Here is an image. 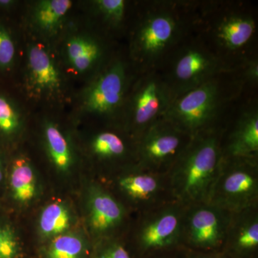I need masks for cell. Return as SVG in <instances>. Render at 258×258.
Wrapping results in <instances>:
<instances>
[{
  "label": "cell",
  "instance_id": "cell-7",
  "mask_svg": "<svg viewBox=\"0 0 258 258\" xmlns=\"http://www.w3.org/2000/svg\"><path fill=\"white\" fill-rule=\"evenodd\" d=\"M64 74L76 89L96 74L119 48L78 13L55 45Z\"/></svg>",
  "mask_w": 258,
  "mask_h": 258
},
{
  "label": "cell",
  "instance_id": "cell-25",
  "mask_svg": "<svg viewBox=\"0 0 258 258\" xmlns=\"http://www.w3.org/2000/svg\"><path fill=\"white\" fill-rule=\"evenodd\" d=\"M74 222V215L67 205L59 202L49 204L39 217V233L42 238L52 240L69 232Z\"/></svg>",
  "mask_w": 258,
  "mask_h": 258
},
{
  "label": "cell",
  "instance_id": "cell-31",
  "mask_svg": "<svg viewBox=\"0 0 258 258\" xmlns=\"http://www.w3.org/2000/svg\"><path fill=\"white\" fill-rule=\"evenodd\" d=\"M143 258H184V248L183 247L161 251L156 253L149 254Z\"/></svg>",
  "mask_w": 258,
  "mask_h": 258
},
{
  "label": "cell",
  "instance_id": "cell-16",
  "mask_svg": "<svg viewBox=\"0 0 258 258\" xmlns=\"http://www.w3.org/2000/svg\"><path fill=\"white\" fill-rule=\"evenodd\" d=\"M98 127L86 139L92 161L117 173L137 164V141L118 122H94Z\"/></svg>",
  "mask_w": 258,
  "mask_h": 258
},
{
  "label": "cell",
  "instance_id": "cell-32",
  "mask_svg": "<svg viewBox=\"0 0 258 258\" xmlns=\"http://www.w3.org/2000/svg\"><path fill=\"white\" fill-rule=\"evenodd\" d=\"M5 152L0 147V184L4 178Z\"/></svg>",
  "mask_w": 258,
  "mask_h": 258
},
{
  "label": "cell",
  "instance_id": "cell-29",
  "mask_svg": "<svg viewBox=\"0 0 258 258\" xmlns=\"http://www.w3.org/2000/svg\"><path fill=\"white\" fill-rule=\"evenodd\" d=\"M24 1L21 0H0V15L17 17L20 14Z\"/></svg>",
  "mask_w": 258,
  "mask_h": 258
},
{
  "label": "cell",
  "instance_id": "cell-14",
  "mask_svg": "<svg viewBox=\"0 0 258 258\" xmlns=\"http://www.w3.org/2000/svg\"><path fill=\"white\" fill-rule=\"evenodd\" d=\"M232 213L211 203L185 206L181 247L198 252L222 251Z\"/></svg>",
  "mask_w": 258,
  "mask_h": 258
},
{
  "label": "cell",
  "instance_id": "cell-26",
  "mask_svg": "<svg viewBox=\"0 0 258 258\" xmlns=\"http://www.w3.org/2000/svg\"><path fill=\"white\" fill-rule=\"evenodd\" d=\"M88 242L74 232H66L52 239L45 249L46 258H84L88 252Z\"/></svg>",
  "mask_w": 258,
  "mask_h": 258
},
{
  "label": "cell",
  "instance_id": "cell-22",
  "mask_svg": "<svg viewBox=\"0 0 258 258\" xmlns=\"http://www.w3.org/2000/svg\"><path fill=\"white\" fill-rule=\"evenodd\" d=\"M222 252L232 258L257 257L258 206L232 213Z\"/></svg>",
  "mask_w": 258,
  "mask_h": 258
},
{
  "label": "cell",
  "instance_id": "cell-1",
  "mask_svg": "<svg viewBox=\"0 0 258 258\" xmlns=\"http://www.w3.org/2000/svg\"><path fill=\"white\" fill-rule=\"evenodd\" d=\"M200 2L138 1L127 35V56L137 74L159 70L195 31Z\"/></svg>",
  "mask_w": 258,
  "mask_h": 258
},
{
  "label": "cell",
  "instance_id": "cell-6",
  "mask_svg": "<svg viewBox=\"0 0 258 258\" xmlns=\"http://www.w3.org/2000/svg\"><path fill=\"white\" fill-rule=\"evenodd\" d=\"M225 125L193 137L168 173L174 200L185 206L209 201L221 164Z\"/></svg>",
  "mask_w": 258,
  "mask_h": 258
},
{
  "label": "cell",
  "instance_id": "cell-15",
  "mask_svg": "<svg viewBox=\"0 0 258 258\" xmlns=\"http://www.w3.org/2000/svg\"><path fill=\"white\" fill-rule=\"evenodd\" d=\"M79 1H24L19 21L24 33L54 46L79 13Z\"/></svg>",
  "mask_w": 258,
  "mask_h": 258
},
{
  "label": "cell",
  "instance_id": "cell-5",
  "mask_svg": "<svg viewBox=\"0 0 258 258\" xmlns=\"http://www.w3.org/2000/svg\"><path fill=\"white\" fill-rule=\"evenodd\" d=\"M125 49L118 48L96 74L75 91L67 113L74 124L82 121L118 122L137 77Z\"/></svg>",
  "mask_w": 258,
  "mask_h": 258
},
{
  "label": "cell",
  "instance_id": "cell-2",
  "mask_svg": "<svg viewBox=\"0 0 258 258\" xmlns=\"http://www.w3.org/2000/svg\"><path fill=\"white\" fill-rule=\"evenodd\" d=\"M195 31L231 72L257 57V20L249 3L200 2Z\"/></svg>",
  "mask_w": 258,
  "mask_h": 258
},
{
  "label": "cell",
  "instance_id": "cell-9",
  "mask_svg": "<svg viewBox=\"0 0 258 258\" xmlns=\"http://www.w3.org/2000/svg\"><path fill=\"white\" fill-rule=\"evenodd\" d=\"M184 209L185 205L174 200L132 215L126 234L137 257L181 247Z\"/></svg>",
  "mask_w": 258,
  "mask_h": 258
},
{
  "label": "cell",
  "instance_id": "cell-4",
  "mask_svg": "<svg viewBox=\"0 0 258 258\" xmlns=\"http://www.w3.org/2000/svg\"><path fill=\"white\" fill-rule=\"evenodd\" d=\"M247 88L238 71L225 72L175 97L164 118L191 137L225 125Z\"/></svg>",
  "mask_w": 258,
  "mask_h": 258
},
{
  "label": "cell",
  "instance_id": "cell-19",
  "mask_svg": "<svg viewBox=\"0 0 258 258\" xmlns=\"http://www.w3.org/2000/svg\"><path fill=\"white\" fill-rule=\"evenodd\" d=\"M138 1L86 0L79 1V13L102 35L118 42L126 38Z\"/></svg>",
  "mask_w": 258,
  "mask_h": 258
},
{
  "label": "cell",
  "instance_id": "cell-17",
  "mask_svg": "<svg viewBox=\"0 0 258 258\" xmlns=\"http://www.w3.org/2000/svg\"><path fill=\"white\" fill-rule=\"evenodd\" d=\"M132 215L106 186L93 183L87 197V223L97 242L126 234Z\"/></svg>",
  "mask_w": 258,
  "mask_h": 258
},
{
  "label": "cell",
  "instance_id": "cell-13",
  "mask_svg": "<svg viewBox=\"0 0 258 258\" xmlns=\"http://www.w3.org/2000/svg\"><path fill=\"white\" fill-rule=\"evenodd\" d=\"M192 137L162 118L137 140V165L154 172L168 174L182 155Z\"/></svg>",
  "mask_w": 258,
  "mask_h": 258
},
{
  "label": "cell",
  "instance_id": "cell-8",
  "mask_svg": "<svg viewBox=\"0 0 258 258\" xmlns=\"http://www.w3.org/2000/svg\"><path fill=\"white\" fill-rule=\"evenodd\" d=\"M159 71L174 98L217 75L231 72L195 30L171 52Z\"/></svg>",
  "mask_w": 258,
  "mask_h": 258
},
{
  "label": "cell",
  "instance_id": "cell-24",
  "mask_svg": "<svg viewBox=\"0 0 258 258\" xmlns=\"http://www.w3.org/2000/svg\"><path fill=\"white\" fill-rule=\"evenodd\" d=\"M10 188L12 198L21 205L35 200L38 192L36 174L28 156L18 154L10 161Z\"/></svg>",
  "mask_w": 258,
  "mask_h": 258
},
{
  "label": "cell",
  "instance_id": "cell-10",
  "mask_svg": "<svg viewBox=\"0 0 258 258\" xmlns=\"http://www.w3.org/2000/svg\"><path fill=\"white\" fill-rule=\"evenodd\" d=\"M173 100L159 70L137 74L118 123L137 141L151 125L164 118Z\"/></svg>",
  "mask_w": 258,
  "mask_h": 258
},
{
  "label": "cell",
  "instance_id": "cell-18",
  "mask_svg": "<svg viewBox=\"0 0 258 258\" xmlns=\"http://www.w3.org/2000/svg\"><path fill=\"white\" fill-rule=\"evenodd\" d=\"M32 119L38 125L40 142L47 159L59 172H69L74 167L77 154L72 134L66 126L69 120L67 111L35 112Z\"/></svg>",
  "mask_w": 258,
  "mask_h": 258
},
{
  "label": "cell",
  "instance_id": "cell-28",
  "mask_svg": "<svg viewBox=\"0 0 258 258\" xmlns=\"http://www.w3.org/2000/svg\"><path fill=\"white\" fill-rule=\"evenodd\" d=\"M21 247L13 227L0 222V258H18Z\"/></svg>",
  "mask_w": 258,
  "mask_h": 258
},
{
  "label": "cell",
  "instance_id": "cell-27",
  "mask_svg": "<svg viewBox=\"0 0 258 258\" xmlns=\"http://www.w3.org/2000/svg\"><path fill=\"white\" fill-rule=\"evenodd\" d=\"M123 237H112L98 241L93 258H133Z\"/></svg>",
  "mask_w": 258,
  "mask_h": 258
},
{
  "label": "cell",
  "instance_id": "cell-12",
  "mask_svg": "<svg viewBox=\"0 0 258 258\" xmlns=\"http://www.w3.org/2000/svg\"><path fill=\"white\" fill-rule=\"evenodd\" d=\"M111 191L132 215L174 201L168 174L143 169L137 164L115 173Z\"/></svg>",
  "mask_w": 258,
  "mask_h": 258
},
{
  "label": "cell",
  "instance_id": "cell-21",
  "mask_svg": "<svg viewBox=\"0 0 258 258\" xmlns=\"http://www.w3.org/2000/svg\"><path fill=\"white\" fill-rule=\"evenodd\" d=\"M32 114L13 86L0 83V147L5 152L23 137Z\"/></svg>",
  "mask_w": 258,
  "mask_h": 258
},
{
  "label": "cell",
  "instance_id": "cell-23",
  "mask_svg": "<svg viewBox=\"0 0 258 258\" xmlns=\"http://www.w3.org/2000/svg\"><path fill=\"white\" fill-rule=\"evenodd\" d=\"M20 15V14H19ZM24 33L17 17L0 15V83L13 86L23 56Z\"/></svg>",
  "mask_w": 258,
  "mask_h": 258
},
{
  "label": "cell",
  "instance_id": "cell-11",
  "mask_svg": "<svg viewBox=\"0 0 258 258\" xmlns=\"http://www.w3.org/2000/svg\"><path fill=\"white\" fill-rule=\"evenodd\" d=\"M208 202L231 213L258 206V159L222 154Z\"/></svg>",
  "mask_w": 258,
  "mask_h": 258
},
{
  "label": "cell",
  "instance_id": "cell-30",
  "mask_svg": "<svg viewBox=\"0 0 258 258\" xmlns=\"http://www.w3.org/2000/svg\"><path fill=\"white\" fill-rule=\"evenodd\" d=\"M184 258H232L224 253L222 251L219 252H198L184 248Z\"/></svg>",
  "mask_w": 258,
  "mask_h": 258
},
{
  "label": "cell",
  "instance_id": "cell-20",
  "mask_svg": "<svg viewBox=\"0 0 258 258\" xmlns=\"http://www.w3.org/2000/svg\"><path fill=\"white\" fill-rule=\"evenodd\" d=\"M222 154L226 157L258 159L257 98H249L241 107L233 123H226Z\"/></svg>",
  "mask_w": 258,
  "mask_h": 258
},
{
  "label": "cell",
  "instance_id": "cell-3",
  "mask_svg": "<svg viewBox=\"0 0 258 258\" xmlns=\"http://www.w3.org/2000/svg\"><path fill=\"white\" fill-rule=\"evenodd\" d=\"M13 86L33 113L68 112L76 90L64 74L55 47L25 33Z\"/></svg>",
  "mask_w": 258,
  "mask_h": 258
}]
</instances>
